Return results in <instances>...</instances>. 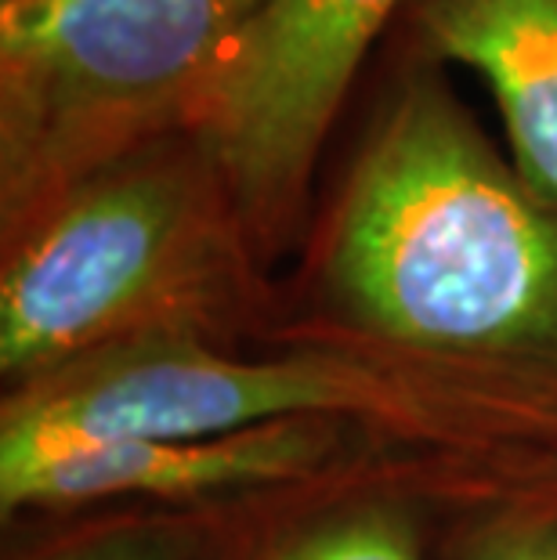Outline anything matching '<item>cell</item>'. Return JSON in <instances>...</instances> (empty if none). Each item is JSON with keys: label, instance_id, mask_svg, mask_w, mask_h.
I'll return each mask as SVG.
<instances>
[{"label": "cell", "instance_id": "7a4b0ae2", "mask_svg": "<svg viewBox=\"0 0 557 560\" xmlns=\"http://www.w3.org/2000/svg\"><path fill=\"white\" fill-rule=\"evenodd\" d=\"M334 420L406 452L557 456V365H496L376 343L229 351L149 340L0 395V456L77 441L224 434Z\"/></svg>", "mask_w": 557, "mask_h": 560}, {"label": "cell", "instance_id": "3957f363", "mask_svg": "<svg viewBox=\"0 0 557 560\" xmlns=\"http://www.w3.org/2000/svg\"><path fill=\"white\" fill-rule=\"evenodd\" d=\"M276 301L218 160L174 130L0 235V395L149 340L257 348Z\"/></svg>", "mask_w": 557, "mask_h": 560}, {"label": "cell", "instance_id": "30bf717a", "mask_svg": "<svg viewBox=\"0 0 557 560\" xmlns=\"http://www.w3.org/2000/svg\"><path fill=\"white\" fill-rule=\"evenodd\" d=\"M445 560H557V456L485 474L453 499Z\"/></svg>", "mask_w": 557, "mask_h": 560}, {"label": "cell", "instance_id": "8992f818", "mask_svg": "<svg viewBox=\"0 0 557 560\" xmlns=\"http://www.w3.org/2000/svg\"><path fill=\"white\" fill-rule=\"evenodd\" d=\"M406 452L334 420H276L224 434L77 441L0 456V524L84 510H207Z\"/></svg>", "mask_w": 557, "mask_h": 560}, {"label": "cell", "instance_id": "9c48e42d", "mask_svg": "<svg viewBox=\"0 0 557 560\" xmlns=\"http://www.w3.org/2000/svg\"><path fill=\"white\" fill-rule=\"evenodd\" d=\"M232 503L207 510L113 506L0 524V560H224Z\"/></svg>", "mask_w": 557, "mask_h": 560}, {"label": "cell", "instance_id": "6da1fadb", "mask_svg": "<svg viewBox=\"0 0 557 560\" xmlns=\"http://www.w3.org/2000/svg\"><path fill=\"white\" fill-rule=\"evenodd\" d=\"M298 254L257 348L557 365V202L500 156L442 66L398 51Z\"/></svg>", "mask_w": 557, "mask_h": 560}, {"label": "cell", "instance_id": "5b68a950", "mask_svg": "<svg viewBox=\"0 0 557 560\" xmlns=\"http://www.w3.org/2000/svg\"><path fill=\"white\" fill-rule=\"evenodd\" d=\"M406 4L268 0L224 55L193 130L218 160L268 271L301 249L334 127Z\"/></svg>", "mask_w": 557, "mask_h": 560}, {"label": "cell", "instance_id": "277c9868", "mask_svg": "<svg viewBox=\"0 0 557 560\" xmlns=\"http://www.w3.org/2000/svg\"><path fill=\"white\" fill-rule=\"evenodd\" d=\"M265 4H0V235L124 152L193 130L224 55Z\"/></svg>", "mask_w": 557, "mask_h": 560}, {"label": "cell", "instance_id": "ba28073f", "mask_svg": "<svg viewBox=\"0 0 557 560\" xmlns=\"http://www.w3.org/2000/svg\"><path fill=\"white\" fill-rule=\"evenodd\" d=\"M398 37L402 55L485 80L514 166L557 202V0H409Z\"/></svg>", "mask_w": 557, "mask_h": 560}, {"label": "cell", "instance_id": "8fae6325", "mask_svg": "<svg viewBox=\"0 0 557 560\" xmlns=\"http://www.w3.org/2000/svg\"><path fill=\"white\" fill-rule=\"evenodd\" d=\"M0 4H11V0H0Z\"/></svg>", "mask_w": 557, "mask_h": 560}, {"label": "cell", "instance_id": "52a82bcc", "mask_svg": "<svg viewBox=\"0 0 557 560\" xmlns=\"http://www.w3.org/2000/svg\"><path fill=\"white\" fill-rule=\"evenodd\" d=\"M514 463L529 459L387 452L326 478L240 499L229 510L224 560H445L442 528L453 499Z\"/></svg>", "mask_w": 557, "mask_h": 560}]
</instances>
